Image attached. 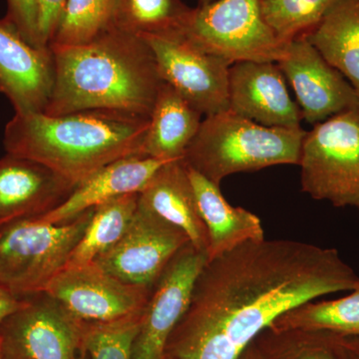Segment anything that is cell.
<instances>
[{"label":"cell","mask_w":359,"mask_h":359,"mask_svg":"<svg viewBox=\"0 0 359 359\" xmlns=\"http://www.w3.org/2000/svg\"><path fill=\"white\" fill-rule=\"evenodd\" d=\"M358 285L337 249L292 240L245 243L205 263L168 339L166 359H238L290 309Z\"/></svg>","instance_id":"6da1fadb"},{"label":"cell","mask_w":359,"mask_h":359,"mask_svg":"<svg viewBox=\"0 0 359 359\" xmlns=\"http://www.w3.org/2000/svg\"><path fill=\"white\" fill-rule=\"evenodd\" d=\"M49 48L54 82L45 114L106 109L150 118L164 81L145 39L109 27L86 43Z\"/></svg>","instance_id":"7a4b0ae2"},{"label":"cell","mask_w":359,"mask_h":359,"mask_svg":"<svg viewBox=\"0 0 359 359\" xmlns=\"http://www.w3.org/2000/svg\"><path fill=\"white\" fill-rule=\"evenodd\" d=\"M149 122L117 110L15 113L4 129V145L7 154L41 163L78 185L115 161L144 156Z\"/></svg>","instance_id":"3957f363"},{"label":"cell","mask_w":359,"mask_h":359,"mask_svg":"<svg viewBox=\"0 0 359 359\" xmlns=\"http://www.w3.org/2000/svg\"><path fill=\"white\" fill-rule=\"evenodd\" d=\"M306 131L271 128L230 110L207 116L183 161L219 186L231 175L276 165H299Z\"/></svg>","instance_id":"277c9868"},{"label":"cell","mask_w":359,"mask_h":359,"mask_svg":"<svg viewBox=\"0 0 359 359\" xmlns=\"http://www.w3.org/2000/svg\"><path fill=\"white\" fill-rule=\"evenodd\" d=\"M92 211L65 224L44 223L35 217L0 226V283L20 297L44 292L65 268Z\"/></svg>","instance_id":"5b68a950"},{"label":"cell","mask_w":359,"mask_h":359,"mask_svg":"<svg viewBox=\"0 0 359 359\" xmlns=\"http://www.w3.org/2000/svg\"><path fill=\"white\" fill-rule=\"evenodd\" d=\"M302 192L359 214V109L314 125L302 141Z\"/></svg>","instance_id":"8992f818"},{"label":"cell","mask_w":359,"mask_h":359,"mask_svg":"<svg viewBox=\"0 0 359 359\" xmlns=\"http://www.w3.org/2000/svg\"><path fill=\"white\" fill-rule=\"evenodd\" d=\"M182 36L230 65L278 62L287 42L264 20L259 0H215L193 8Z\"/></svg>","instance_id":"52a82bcc"},{"label":"cell","mask_w":359,"mask_h":359,"mask_svg":"<svg viewBox=\"0 0 359 359\" xmlns=\"http://www.w3.org/2000/svg\"><path fill=\"white\" fill-rule=\"evenodd\" d=\"M22 297V306L0 325L4 358L77 359L86 325L46 292Z\"/></svg>","instance_id":"ba28073f"},{"label":"cell","mask_w":359,"mask_h":359,"mask_svg":"<svg viewBox=\"0 0 359 359\" xmlns=\"http://www.w3.org/2000/svg\"><path fill=\"white\" fill-rule=\"evenodd\" d=\"M152 289L124 283L91 263L63 269L44 292L76 320L97 325L141 316Z\"/></svg>","instance_id":"9c48e42d"},{"label":"cell","mask_w":359,"mask_h":359,"mask_svg":"<svg viewBox=\"0 0 359 359\" xmlns=\"http://www.w3.org/2000/svg\"><path fill=\"white\" fill-rule=\"evenodd\" d=\"M157 61L161 78L201 115L229 111V69L224 59L207 53L182 35L145 37Z\"/></svg>","instance_id":"30bf717a"},{"label":"cell","mask_w":359,"mask_h":359,"mask_svg":"<svg viewBox=\"0 0 359 359\" xmlns=\"http://www.w3.org/2000/svg\"><path fill=\"white\" fill-rule=\"evenodd\" d=\"M207 255L188 244L175 255L151 290L141 314L132 359H166L170 335L186 313Z\"/></svg>","instance_id":"8fae6325"},{"label":"cell","mask_w":359,"mask_h":359,"mask_svg":"<svg viewBox=\"0 0 359 359\" xmlns=\"http://www.w3.org/2000/svg\"><path fill=\"white\" fill-rule=\"evenodd\" d=\"M188 244L183 231L137 207L121 240L94 263L124 283L152 289L175 255Z\"/></svg>","instance_id":"7c38bea8"},{"label":"cell","mask_w":359,"mask_h":359,"mask_svg":"<svg viewBox=\"0 0 359 359\" xmlns=\"http://www.w3.org/2000/svg\"><path fill=\"white\" fill-rule=\"evenodd\" d=\"M276 65L294 90L302 119L309 124L314 126L340 113L359 109L355 90L306 37L287 42Z\"/></svg>","instance_id":"4fadbf2b"},{"label":"cell","mask_w":359,"mask_h":359,"mask_svg":"<svg viewBox=\"0 0 359 359\" xmlns=\"http://www.w3.org/2000/svg\"><path fill=\"white\" fill-rule=\"evenodd\" d=\"M229 110L271 128L301 127V110L276 62L238 61L231 65Z\"/></svg>","instance_id":"5bb4252c"},{"label":"cell","mask_w":359,"mask_h":359,"mask_svg":"<svg viewBox=\"0 0 359 359\" xmlns=\"http://www.w3.org/2000/svg\"><path fill=\"white\" fill-rule=\"evenodd\" d=\"M53 82L51 49L33 46L0 20V92L15 113L44 112Z\"/></svg>","instance_id":"9a60e30c"},{"label":"cell","mask_w":359,"mask_h":359,"mask_svg":"<svg viewBox=\"0 0 359 359\" xmlns=\"http://www.w3.org/2000/svg\"><path fill=\"white\" fill-rule=\"evenodd\" d=\"M76 186L41 163L6 153L0 158V226L43 216Z\"/></svg>","instance_id":"2e32d148"},{"label":"cell","mask_w":359,"mask_h":359,"mask_svg":"<svg viewBox=\"0 0 359 359\" xmlns=\"http://www.w3.org/2000/svg\"><path fill=\"white\" fill-rule=\"evenodd\" d=\"M166 163L145 156L115 161L78 184L69 197L56 209L36 218L44 223L65 224L116 198L139 194Z\"/></svg>","instance_id":"e0dca14e"},{"label":"cell","mask_w":359,"mask_h":359,"mask_svg":"<svg viewBox=\"0 0 359 359\" xmlns=\"http://www.w3.org/2000/svg\"><path fill=\"white\" fill-rule=\"evenodd\" d=\"M138 208L173 224L207 255L208 233L183 160L170 161L138 194Z\"/></svg>","instance_id":"ac0fdd59"},{"label":"cell","mask_w":359,"mask_h":359,"mask_svg":"<svg viewBox=\"0 0 359 359\" xmlns=\"http://www.w3.org/2000/svg\"><path fill=\"white\" fill-rule=\"evenodd\" d=\"M187 170L207 229L208 261L245 243L264 240L263 224L257 215L244 208L233 207L222 195L219 186L192 168L187 166Z\"/></svg>","instance_id":"d6986e66"},{"label":"cell","mask_w":359,"mask_h":359,"mask_svg":"<svg viewBox=\"0 0 359 359\" xmlns=\"http://www.w3.org/2000/svg\"><path fill=\"white\" fill-rule=\"evenodd\" d=\"M202 117L173 87L164 82L150 115L143 155L167 162L183 160L199 131Z\"/></svg>","instance_id":"ffe728a7"},{"label":"cell","mask_w":359,"mask_h":359,"mask_svg":"<svg viewBox=\"0 0 359 359\" xmlns=\"http://www.w3.org/2000/svg\"><path fill=\"white\" fill-rule=\"evenodd\" d=\"M304 37L346 77L359 98V0H339Z\"/></svg>","instance_id":"44dd1931"},{"label":"cell","mask_w":359,"mask_h":359,"mask_svg":"<svg viewBox=\"0 0 359 359\" xmlns=\"http://www.w3.org/2000/svg\"><path fill=\"white\" fill-rule=\"evenodd\" d=\"M192 11L182 0H114L109 27L141 39L176 36Z\"/></svg>","instance_id":"7402d4cb"},{"label":"cell","mask_w":359,"mask_h":359,"mask_svg":"<svg viewBox=\"0 0 359 359\" xmlns=\"http://www.w3.org/2000/svg\"><path fill=\"white\" fill-rule=\"evenodd\" d=\"M137 207L138 194H131L93 208L84 233L63 269L94 263L114 247L129 228Z\"/></svg>","instance_id":"603a6c76"},{"label":"cell","mask_w":359,"mask_h":359,"mask_svg":"<svg viewBox=\"0 0 359 359\" xmlns=\"http://www.w3.org/2000/svg\"><path fill=\"white\" fill-rule=\"evenodd\" d=\"M269 328L359 337V285L340 299L304 302L283 314Z\"/></svg>","instance_id":"cb8c5ba5"},{"label":"cell","mask_w":359,"mask_h":359,"mask_svg":"<svg viewBox=\"0 0 359 359\" xmlns=\"http://www.w3.org/2000/svg\"><path fill=\"white\" fill-rule=\"evenodd\" d=\"M339 0H259L264 20L283 42L306 36Z\"/></svg>","instance_id":"d4e9b609"},{"label":"cell","mask_w":359,"mask_h":359,"mask_svg":"<svg viewBox=\"0 0 359 359\" xmlns=\"http://www.w3.org/2000/svg\"><path fill=\"white\" fill-rule=\"evenodd\" d=\"M114 0H67L51 46L86 43L109 27Z\"/></svg>","instance_id":"484cf974"},{"label":"cell","mask_w":359,"mask_h":359,"mask_svg":"<svg viewBox=\"0 0 359 359\" xmlns=\"http://www.w3.org/2000/svg\"><path fill=\"white\" fill-rule=\"evenodd\" d=\"M141 316L110 323H85L83 349L90 359H132Z\"/></svg>","instance_id":"4316f807"},{"label":"cell","mask_w":359,"mask_h":359,"mask_svg":"<svg viewBox=\"0 0 359 359\" xmlns=\"http://www.w3.org/2000/svg\"><path fill=\"white\" fill-rule=\"evenodd\" d=\"M7 13L4 18L33 46L43 48L39 41V0H6Z\"/></svg>","instance_id":"83f0119b"},{"label":"cell","mask_w":359,"mask_h":359,"mask_svg":"<svg viewBox=\"0 0 359 359\" xmlns=\"http://www.w3.org/2000/svg\"><path fill=\"white\" fill-rule=\"evenodd\" d=\"M295 340L289 347L276 351L275 359H339L334 349L325 342L311 339V332L294 330Z\"/></svg>","instance_id":"f1b7e54d"},{"label":"cell","mask_w":359,"mask_h":359,"mask_svg":"<svg viewBox=\"0 0 359 359\" xmlns=\"http://www.w3.org/2000/svg\"><path fill=\"white\" fill-rule=\"evenodd\" d=\"M66 2L67 0H39V41L43 48H49Z\"/></svg>","instance_id":"f546056e"},{"label":"cell","mask_w":359,"mask_h":359,"mask_svg":"<svg viewBox=\"0 0 359 359\" xmlns=\"http://www.w3.org/2000/svg\"><path fill=\"white\" fill-rule=\"evenodd\" d=\"M23 304V297L14 294L0 283V325L7 316L13 313Z\"/></svg>","instance_id":"4dcf8cb0"},{"label":"cell","mask_w":359,"mask_h":359,"mask_svg":"<svg viewBox=\"0 0 359 359\" xmlns=\"http://www.w3.org/2000/svg\"><path fill=\"white\" fill-rule=\"evenodd\" d=\"M238 359H261V354H259V351L250 349L248 346V348L245 349Z\"/></svg>","instance_id":"1f68e13d"},{"label":"cell","mask_w":359,"mask_h":359,"mask_svg":"<svg viewBox=\"0 0 359 359\" xmlns=\"http://www.w3.org/2000/svg\"><path fill=\"white\" fill-rule=\"evenodd\" d=\"M198 6H205V4H211V2L215 1V0H197Z\"/></svg>","instance_id":"d6a6232c"},{"label":"cell","mask_w":359,"mask_h":359,"mask_svg":"<svg viewBox=\"0 0 359 359\" xmlns=\"http://www.w3.org/2000/svg\"><path fill=\"white\" fill-rule=\"evenodd\" d=\"M77 359H90L88 353H86V351H82L81 353H79V355H78Z\"/></svg>","instance_id":"836d02e7"},{"label":"cell","mask_w":359,"mask_h":359,"mask_svg":"<svg viewBox=\"0 0 359 359\" xmlns=\"http://www.w3.org/2000/svg\"><path fill=\"white\" fill-rule=\"evenodd\" d=\"M354 359H359V354H356V355L354 356Z\"/></svg>","instance_id":"e575fe53"},{"label":"cell","mask_w":359,"mask_h":359,"mask_svg":"<svg viewBox=\"0 0 359 359\" xmlns=\"http://www.w3.org/2000/svg\"><path fill=\"white\" fill-rule=\"evenodd\" d=\"M0 359H4V356H2V354H1V353H0Z\"/></svg>","instance_id":"d590c367"}]
</instances>
